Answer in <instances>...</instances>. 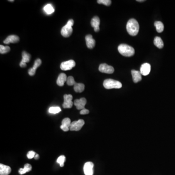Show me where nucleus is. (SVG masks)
<instances>
[{"label": "nucleus", "mask_w": 175, "mask_h": 175, "mask_svg": "<svg viewBox=\"0 0 175 175\" xmlns=\"http://www.w3.org/2000/svg\"><path fill=\"white\" fill-rule=\"evenodd\" d=\"M154 26H155L156 30L158 33H161L164 30V25L162 22L160 21H156L154 23Z\"/></svg>", "instance_id": "4be33fe9"}, {"label": "nucleus", "mask_w": 175, "mask_h": 175, "mask_svg": "<svg viewBox=\"0 0 175 175\" xmlns=\"http://www.w3.org/2000/svg\"><path fill=\"white\" fill-rule=\"evenodd\" d=\"M119 52L124 57H132L135 54V50L132 47L126 44H121L118 47Z\"/></svg>", "instance_id": "f03ea898"}, {"label": "nucleus", "mask_w": 175, "mask_h": 175, "mask_svg": "<svg viewBox=\"0 0 175 175\" xmlns=\"http://www.w3.org/2000/svg\"><path fill=\"white\" fill-rule=\"evenodd\" d=\"M71 121L70 119L69 118H66L63 119L62 121V124L60 126V129L64 131H69L70 130V127L71 126Z\"/></svg>", "instance_id": "ddd939ff"}, {"label": "nucleus", "mask_w": 175, "mask_h": 175, "mask_svg": "<svg viewBox=\"0 0 175 175\" xmlns=\"http://www.w3.org/2000/svg\"><path fill=\"white\" fill-rule=\"evenodd\" d=\"M131 73L132 75L133 80L134 83H138L141 80L142 75L140 72L132 70L131 71Z\"/></svg>", "instance_id": "dca6fc26"}, {"label": "nucleus", "mask_w": 175, "mask_h": 175, "mask_svg": "<svg viewBox=\"0 0 175 175\" xmlns=\"http://www.w3.org/2000/svg\"><path fill=\"white\" fill-rule=\"evenodd\" d=\"M87 46L89 49H92L95 45V41L93 39L91 35H88L85 37Z\"/></svg>", "instance_id": "4468645a"}, {"label": "nucleus", "mask_w": 175, "mask_h": 175, "mask_svg": "<svg viewBox=\"0 0 175 175\" xmlns=\"http://www.w3.org/2000/svg\"><path fill=\"white\" fill-rule=\"evenodd\" d=\"M39 158H40V156H39V155L38 154H36L35 157H34V159L35 160H38Z\"/></svg>", "instance_id": "f704fd0d"}, {"label": "nucleus", "mask_w": 175, "mask_h": 175, "mask_svg": "<svg viewBox=\"0 0 175 175\" xmlns=\"http://www.w3.org/2000/svg\"><path fill=\"white\" fill-rule=\"evenodd\" d=\"M22 57H23V58L21 60V62L26 63L27 62H29L31 55L27 53L25 51H23V53H22Z\"/></svg>", "instance_id": "5701e85b"}, {"label": "nucleus", "mask_w": 175, "mask_h": 175, "mask_svg": "<svg viewBox=\"0 0 175 175\" xmlns=\"http://www.w3.org/2000/svg\"><path fill=\"white\" fill-rule=\"evenodd\" d=\"M85 124V122L82 119H79L78 121L73 122L70 127V130L71 131H79L82 129Z\"/></svg>", "instance_id": "20e7f679"}, {"label": "nucleus", "mask_w": 175, "mask_h": 175, "mask_svg": "<svg viewBox=\"0 0 175 175\" xmlns=\"http://www.w3.org/2000/svg\"><path fill=\"white\" fill-rule=\"evenodd\" d=\"M66 75L65 73H61L59 75L58 79H57V83L59 86H63L64 83L67 81Z\"/></svg>", "instance_id": "a211bd4d"}, {"label": "nucleus", "mask_w": 175, "mask_h": 175, "mask_svg": "<svg viewBox=\"0 0 175 175\" xmlns=\"http://www.w3.org/2000/svg\"><path fill=\"white\" fill-rule=\"evenodd\" d=\"M97 3L99 4H103L106 6H110L112 4L110 0H98Z\"/></svg>", "instance_id": "c85d7f7f"}, {"label": "nucleus", "mask_w": 175, "mask_h": 175, "mask_svg": "<svg viewBox=\"0 0 175 175\" xmlns=\"http://www.w3.org/2000/svg\"><path fill=\"white\" fill-rule=\"evenodd\" d=\"M64 103L62 106L65 109H70L72 107L73 96L71 95H64Z\"/></svg>", "instance_id": "423d86ee"}, {"label": "nucleus", "mask_w": 175, "mask_h": 175, "mask_svg": "<svg viewBox=\"0 0 175 175\" xmlns=\"http://www.w3.org/2000/svg\"><path fill=\"white\" fill-rule=\"evenodd\" d=\"M11 172L10 167L3 164H0V175H9Z\"/></svg>", "instance_id": "2eb2a0df"}, {"label": "nucleus", "mask_w": 175, "mask_h": 175, "mask_svg": "<svg viewBox=\"0 0 175 175\" xmlns=\"http://www.w3.org/2000/svg\"><path fill=\"white\" fill-rule=\"evenodd\" d=\"M36 73V70L33 68H30L28 70V74L30 76H33Z\"/></svg>", "instance_id": "2f4dec72"}, {"label": "nucleus", "mask_w": 175, "mask_h": 175, "mask_svg": "<svg viewBox=\"0 0 175 175\" xmlns=\"http://www.w3.org/2000/svg\"><path fill=\"white\" fill-rule=\"evenodd\" d=\"M103 86L106 89H120L122 87V84L118 81L107 79L105 80L103 82Z\"/></svg>", "instance_id": "7ed1b4c3"}, {"label": "nucleus", "mask_w": 175, "mask_h": 175, "mask_svg": "<svg viewBox=\"0 0 175 175\" xmlns=\"http://www.w3.org/2000/svg\"><path fill=\"white\" fill-rule=\"evenodd\" d=\"M75 66V62L73 60L63 62L60 64L61 69L63 71H68L72 69Z\"/></svg>", "instance_id": "39448f33"}, {"label": "nucleus", "mask_w": 175, "mask_h": 175, "mask_svg": "<svg viewBox=\"0 0 175 175\" xmlns=\"http://www.w3.org/2000/svg\"><path fill=\"white\" fill-rule=\"evenodd\" d=\"M36 154V153L34 151H29L27 154V157L29 159H31L35 157Z\"/></svg>", "instance_id": "7c9ffc66"}, {"label": "nucleus", "mask_w": 175, "mask_h": 175, "mask_svg": "<svg viewBox=\"0 0 175 175\" xmlns=\"http://www.w3.org/2000/svg\"><path fill=\"white\" fill-rule=\"evenodd\" d=\"M137 1H139V2H143V1H144V0H137Z\"/></svg>", "instance_id": "c9c22d12"}, {"label": "nucleus", "mask_w": 175, "mask_h": 175, "mask_svg": "<svg viewBox=\"0 0 175 175\" xmlns=\"http://www.w3.org/2000/svg\"><path fill=\"white\" fill-rule=\"evenodd\" d=\"M32 168L31 164H26L24 165V168H20L18 170V173L20 175H23V174H26V173L31 171Z\"/></svg>", "instance_id": "6ab92c4d"}, {"label": "nucleus", "mask_w": 175, "mask_h": 175, "mask_svg": "<svg viewBox=\"0 0 175 175\" xmlns=\"http://www.w3.org/2000/svg\"><path fill=\"white\" fill-rule=\"evenodd\" d=\"M10 48L8 46H4L3 45H0V53L1 54H6L9 52Z\"/></svg>", "instance_id": "a878e982"}, {"label": "nucleus", "mask_w": 175, "mask_h": 175, "mask_svg": "<svg viewBox=\"0 0 175 175\" xmlns=\"http://www.w3.org/2000/svg\"><path fill=\"white\" fill-rule=\"evenodd\" d=\"M66 82L67 85H69V86H74L76 83L75 81L74 78L72 76H69L67 78Z\"/></svg>", "instance_id": "cd10ccee"}, {"label": "nucleus", "mask_w": 175, "mask_h": 175, "mask_svg": "<svg viewBox=\"0 0 175 175\" xmlns=\"http://www.w3.org/2000/svg\"><path fill=\"white\" fill-rule=\"evenodd\" d=\"M41 59H36L35 61L34 62V66L33 67V68L34 69H37V68H38V67L40 66V65H41Z\"/></svg>", "instance_id": "c756f323"}, {"label": "nucleus", "mask_w": 175, "mask_h": 175, "mask_svg": "<svg viewBox=\"0 0 175 175\" xmlns=\"http://www.w3.org/2000/svg\"><path fill=\"white\" fill-rule=\"evenodd\" d=\"M66 160V158H65V156L61 155L58 157V159H57V163L59 164L60 166L63 167L64 165V162Z\"/></svg>", "instance_id": "bb28decb"}, {"label": "nucleus", "mask_w": 175, "mask_h": 175, "mask_svg": "<svg viewBox=\"0 0 175 175\" xmlns=\"http://www.w3.org/2000/svg\"><path fill=\"white\" fill-rule=\"evenodd\" d=\"M20 41V38L18 36L16 35L9 36L4 41V43L6 44L10 43H18Z\"/></svg>", "instance_id": "f3484780"}, {"label": "nucleus", "mask_w": 175, "mask_h": 175, "mask_svg": "<svg viewBox=\"0 0 175 175\" xmlns=\"http://www.w3.org/2000/svg\"><path fill=\"white\" fill-rule=\"evenodd\" d=\"M87 100L85 98H81L80 99H76L74 101V105L76 106V109L78 110H82L85 109Z\"/></svg>", "instance_id": "9d476101"}, {"label": "nucleus", "mask_w": 175, "mask_h": 175, "mask_svg": "<svg viewBox=\"0 0 175 175\" xmlns=\"http://www.w3.org/2000/svg\"><path fill=\"white\" fill-rule=\"evenodd\" d=\"M151 71V65L148 63H145L142 65L140 68V72L142 75L147 76L149 74Z\"/></svg>", "instance_id": "9b49d317"}, {"label": "nucleus", "mask_w": 175, "mask_h": 175, "mask_svg": "<svg viewBox=\"0 0 175 175\" xmlns=\"http://www.w3.org/2000/svg\"><path fill=\"white\" fill-rule=\"evenodd\" d=\"M74 90L76 92H82L85 89V85L83 83L76 84L74 85Z\"/></svg>", "instance_id": "412c9836"}, {"label": "nucleus", "mask_w": 175, "mask_h": 175, "mask_svg": "<svg viewBox=\"0 0 175 175\" xmlns=\"http://www.w3.org/2000/svg\"><path fill=\"white\" fill-rule=\"evenodd\" d=\"M73 31V30L72 27L66 24L62 27V29L61 30V34L63 37L68 38L72 35Z\"/></svg>", "instance_id": "1a4fd4ad"}, {"label": "nucleus", "mask_w": 175, "mask_h": 175, "mask_svg": "<svg viewBox=\"0 0 175 175\" xmlns=\"http://www.w3.org/2000/svg\"><path fill=\"white\" fill-rule=\"evenodd\" d=\"M60 107H50L49 109V112L52 114H56V113H59V112H61Z\"/></svg>", "instance_id": "393cba45"}, {"label": "nucleus", "mask_w": 175, "mask_h": 175, "mask_svg": "<svg viewBox=\"0 0 175 175\" xmlns=\"http://www.w3.org/2000/svg\"><path fill=\"white\" fill-rule=\"evenodd\" d=\"M93 164L91 161H88L85 163L84 165V172L85 175H93Z\"/></svg>", "instance_id": "6e6552de"}, {"label": "nucleus", "mask_w": 175, "mask_h": 175, "mask_svg": "<svg viewBox=\"0 0 175 175\" xmlns=\"http://www.w3.org/2000/svg\"><path fill=\"white\" fill-rule=\"evenodd\" d=\"M44 10L48 14H51L52 13H53L55 11L52 6L50 4H48L46 6H45L44 7Z\"/></svg>", "instance_id": "b1692460"}, {"label": "nucleus", "mask_w": 175, "mask_h": 175, "mask_svg": "<svg viewBox=\"0 0 175 175\" xmlns=\"http://www.w3.org/2000/svg\"><path fill=\"white\" fill-rule=\"evenodd\" d=\"M100 23V20L99 17L97 16H95L92 18V21H91V26L92 27L94 28V30L95 32H97L99 31Z\"/></svg>", "instance_id": "f8f14e48"}, {"label": "nucleus", "mask_w": 175, "mask_h": 175, "mask_svg": "<svg viewBox=\"0 0 175 175\" xmlns=\"http://www.w3.org/2000/svg\"><path fill=\"white\" fill-rule=\"evenodd\" d=\"M154 45L159 49H162L164 47V42L160 37H155V38H154Z\"/></svg>", "instance_id": "aec40b11"}, {"label": "nucleus", "mask_w": 175, "mask_h": 175, "mask_svg": "<svg viewBox=\"0 0 175 175\" xmlns=\"http://www.w3.org/2000/svg\"><path fill=\"white\" fill-rule=\"evenodd\" d=\"M99 71L103 73H113L115 69L112 66L107 65L106 63L101 64L99 67Z\"/></svg>", "instance_id": "0eeeda50"}, {"label": "nucleus", "mask_w": 175, "mask_h": 175, "mask_svg": "<svg viewBox=\"0 0 175 175\" xmlns=\"http://www.w3.org/2000/svg\"><path fill=\"white\" fill-rule=\"evenodd\" d=\"M13 1V0H12V1Z\"/></svg>", "instance_id": "e433bc0d"}, {"label": "nucleus", "mask_w": 175, "mask_h": 175, "mask_svg": "<svg viewBox=\"0 0 175 175\" xmlns=\"http://www.w3.org/2000/svg\"><path fill=\"white\" fill-rule=\"evenodd\" d=\"M73 23H74V21H73V19H71V20H70L68 21L67 24L68 25V26H70L72 27L73 26Z\"/></svg>", "instance_id": "72a5a7b5"}, {"label": "nucleus", "mask_w": 175, "mask_h": 175, "mask_svg": "<svg viewBox=\"0 0 175 175\" xmlns=\"http://www.w3.org/2000/svg\"><path fill=\"white\" fill-rule=\"evenodd\" d=\"M127 30L130 35H137L139 31V24L138 21L134 18L130 19L127 24Z\"/></svg>", "instance_id": "f257e3e1"}, {"label": "nucleus", "mask_w": 175, "mask_h": 175, "mask_svg": "<svg viewBox=\"0 0 175 175\" xmlns=\"http://www.w3.org/2000/svg\"><path fill=\"white\" fill-rule=\"evenodd\" d=\"M89 112H90L89 110L85 108V109L81 110L80 112V114L82 115H88V114H89Z\"/></svg>", "instance_id": "473e14b6"}]
</instances>
